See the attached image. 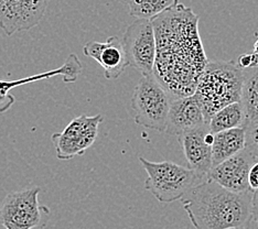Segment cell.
<instances>
[{
	"label": "cell",
	"mask_w": 258,
	"mask_h": 229,
	"mask_svg": "<svg viewBox=\"0 0 258 229\" xmlns=\"http://www.w3.org/2000/svg\"><path fill=\"white\" fill-rule=\"evenodd\" d=\"M199 20L192 8L180 3L151 20L157 40L154 75L174 98L193 95L209 64Z\"/></svg>",
	"instance_id": "6da1fadb"
},
{
	"label": "cell",
	"mask_w": 258,
	"mask_h": 229,
	"mask_svg": "<svg viewBox=\"0 0 258 229\" xmlns=\"http://www.w3.org/2000/svg\"><path fill=\"white\" fill-rule=\"evenodd\" d=\"M253 192L234 193L208 179L181 202L196 229H250Z\"/></svg>",
	"instance_id": "7a4b0ae2"
},
{
	"label": "cell",
	"mask_w": 258,
	"mask_h": 229,
	"mask_svg": "<svg viewBox=\"0 0 258 229\" xmlns=\"http://www.w3.org/2000/svg\"><path fill=\"white\" fill-rule=\"evenodd\" d=\"M244 70L233 61L209 62L195 95L200 103L205 121L222 108L242 101Z\"/></svg>",
	"instance_id": "3957f363"
},
{
	"label": "cell",
	"mask_w": 258,
	"mask_h": 229,
	"mask_svg": "<svg viewBox=\"0 0 258 229\" xmlns=\"http://www.w3.org/2000/svg\"><path fill=\"white\" fill-rule=\"evenodd\" d=\"M139 162L147 173L145 189L160 203L181 201L185 194L208 180L190 168L171 161L151 162L139 157Z\"/></svg>",
	"instance_id": "277c9868"
},
{
	"label": "cell",
	"mask_w": 258,
	"mask_h": 229,
	"mask_svg": "<svg viewBox=\"0 0 258 229\" xmlns=\"http://www.w3.org/2000/svg\"><path fill=\"white\" fill-rule=\"evenodd\" d=\"M170 94L154 74L143 76L132 96L134 120L139 126L158 132H166L171 106Z\"/></svg>",
	"instance_id": "5b68a950"
},
{
	"label": "cell",
	"mask_w": 258,
	"mask_h": 229,
	"mask_svg": "<svg viewBox=\"0 0 258 229\" xmlns=\"http://www.w3.org/2000/svg\"><path fill=\"white\" fill-rule=\"evenodd\" d=\"M40 187H31L6 195L0 206V224L5 229H43L50 209L39 203Z\"/></svg>",
	"instance_id": "8992f818"
},
{
	"label": "cell",
	"mask_w": 258,
	"mask_h": 229,
	"mask_svg": "<svg viewBox=\"0 0 258 229\" xmlns=\"http://www.w3.org/2000/svg\"><path fill=\"white\" fill-rule=\"evenodd\" d=\"M104 120L103 115L87 116L82 114L74 118L62 132L51 137L58 160H71L76 156H83L95 142L98 127Z\"/></svg>",
	"instance_id": "52a82bcc"
},
{
	"label": "cell",
	"mask_w": 258,
	"mask_h": 229,
	"mask_svg": "<svg viewBox=\"0 0 258 229\" xmlns=\"http://www.w3.org/2000/svg\"><path fill=\"white\" fill-rule=\"evenodd\" d=\"M128 66L136 68L143 76L154 74L157 40L151 20L136 19L122 35Z\"/></svg>",
	"instance_id": "ba28073f"
},
{
	"label": "cell",
	"mask_w": 258,
	"mask_h": 229,
	"mask_svg": "<svg viewBox=\"0 0 258 229\" xmlns=\"http://www.w3.org/2000/svg\"><path fill=\"white\" fill-rule=\"evenodd\" d=\"M48 0H0V29L6 35L28 31L43 19Z\"/></svg>",
	"instance_id": "9c48e42d"
},
{
	"label": "cell",
	"mask_w": 258,
	"mask_h": 229,
	"mask_svg": "<svg viewBox=\"0 0 258 229\" xmlns=\"http://www.w3.org/2000/svg\"><path fill=\"white\" fill-rule=\"evenodd\" d=\"M178 140L189 168L208 179L213 168L212 144L214 141V133L211 132L209 123L181 133Z\"/></svg>",
	"instance_id": "30bf717a"
},
{
	"label": "cell",
	"mask_w": 258,
	"mask_h": 229,
	"mask_svg": "<svg viewBox=\"0 0 258 229\" xmlns=\"http://www.w3.org/2000/svg\"><path fill=\"white\" fill-rule=\"evenodd\" d=\"M257 159L245 148L236 156L213 167L208 175V179L234 193L253 191L249 186L248 175L251 166Z\"/></svg>",
	"instance_id": "8fae6325"
},
{
	"label": "cell",
	"mask_w": 258,
	"mask_h": 229,
	"mask_svg": "<svg viewBox=\"0 0 258 229\" xmlns=\"http://www.w3.org/2000/svg\"><path fill=\"white\" fill-rule=\"evenodd\" d=\"M82 69H83V65H82V63L80 62L79 57L76 56L74 53H72V54H70L68 56L63 65L55 69H51L48 70V72L31 75L29 76V78L16 81L0 80V114H4L6 111H8L16 103L15 96L13 94H10V91L14 90V88L32 83V82L49 80L58 75H62L64 83H74V82L78 80L79 75L82 73Z\"/></svg>",
	"instance_id": "7c38bea8"
},
{
	"label": "cell",
	"mask_w": 258,
	"mask_h": 229,
	"mask_svg": "<svg viewBox=\"0 0 258 229\" xmlns=\"http://www.w3.org/2000/svg\"><path fill=\"white\" fill-rule=\"evenodd\" d=\"M83 53L104 68V76L110 81L118 79L128 66L124 45L116 35H111L105 42L90 41L83 46Z\"/></svg>",
	"instance_id": "4fadbf2b"
},
{
	"label": "cell",
	"mask_w": 258,
	"mask_h": 229,
	"mask_svg": "<svg viewBox=\"0 0 258 229\" xmlns=\"http://www.w3.org/2000/svg\"><path fill=\"white\" fill-rule=\"evenodd\" d=\"M205 117L197 96L174 98L170 106L166 132L170 136H180L187 130L204 126Z\"/></svg>",
	"instance_id": "5bb4252c"
},
{
	"label": "cell",
	"mask_w": 258,
	"mask_h": 229,
	"mask_svg": "<svg viewBox=\"0 0 258 229\" xmlns=\"http://www.w3.org/2000/svg\"><path fill=\"white\" fill-rule=\"evenodd\" d=\"M246 148L245 128L238 127L214 133L212 144L213 167L239 154Z\"/></svg>",
	"instance_id": "9a60e30c"
},
{
	"label": "cell",
	"mask_w": 258,
	"mask_h": 229,
	"mask_svg": "<svg viewBox=\"0 0 258 229\" xmlns=\"http://www.w3.org/2000/svg\"><path fill=\"white\" fill-rule=\"evenodd\" d=\"M247 122L245 108L242 102H236L215 113L209 121L210 130L212 133H218L228 129L244 127Z\"/></svg>",
	"instance_id": "2e32d148"
},
{
	"label": "cell",
	"mask_w": 258,
	"mask_h": 229,
	"mask_svg": "<svg viewBox=\"0 0 258 229\" xmlns=\"http://www.w3.org/2000/svg\"><path fill=\"white\" fill-rule=\"evenodd\" d=\"M240 102L245 108L247 122L258 121V66L244 72V85Z\"/></svg>",
	"instance_id": "e0dca14e"
},
{
	"label": "cell",
	"mask_w": 258,
	"mask_h": 229,
	"mask_svg": "<svg viewBox=\"0 0 258 229\" xmlns=\"http://www.w3.org/2000/svg\"><path fill=\"white\" fill-rule=\"evenodd\" d=\"M128 6L129 15L137 19L152 20L179 4V0H124Z\"/></svg>",
	"instance_id": "ac0fdd59"
},
{
	"label": "cell",
	"mask_w": 258,
	"mask_h": 229,
	"mask_svg": "<svg viewBox=\"0 0 258 229\" xmlns=\"http://www.w3.org/2000/svg\"><path fill=\"white\" fill-rule=\"evenodd\" d=\"M244 128L246 134V149L258 158V121L247 122Z\"/></svg>",
	"instance_id": "d6986e66"
},
{
	"label": "cell",
	"mask_w": 258,
	"mask_h": 229,
	"mask_svg": "<svg viewBox=\"0 0 258 229\" xmlns=\"http://www.w3.org/2000/svg\"><path fill=\"white\" fill-rule=\"evenodd\" d=\"M237 65L242 69H250L258 66V54L257 53H246L240 55L237 60Z\"/></svg>",
	"instance_id": "ffe728a7"
},
{
	"label": "cell",
	"mask_w": 258,
	"mask_h": 229,
	"mask_svg": "<svg viewBox=\"0 0 258 229\" xmlns=\"http://www.w3.org/2000/svg\"><path fill=\"white\" fill-rule=\"evenodd\" d=\"M248 182H249V186L251 190L253 191L258 190V159L250 168L249 175H248Z\"/></svg>",
	"instance_id": "44dd1931"
},
{
	"label": "cell",
	"mask_w": 258,
	"mask_h": 229,
	"mask_svg": "<svg viewBox=\"0 0 258 229\" xmlns=\"http://www.w3.org/2000/svg\"><path fill=\"white\" fill-rule=\"evenodd\" d=\"M251 204H253V218L258 226V190L253 192V202H251Z\"/></svg>",
	"instance_id": "7402d4cb"
}]
</instances>
